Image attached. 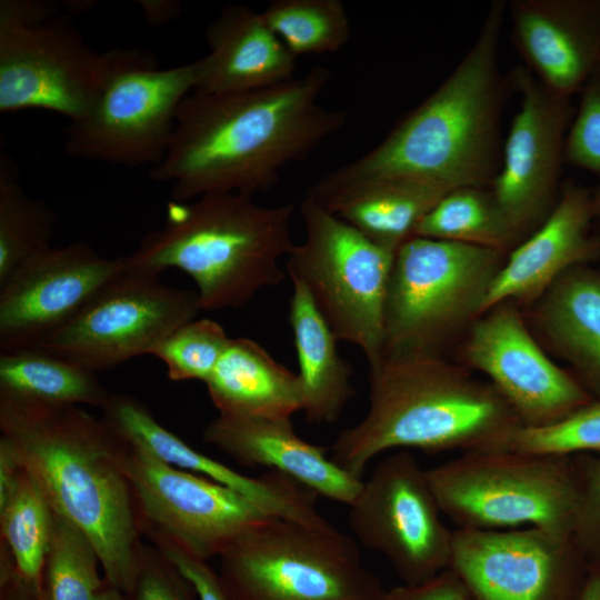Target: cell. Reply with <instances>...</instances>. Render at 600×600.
Segmentation results:
<instances>
[{
  "mask_svg": "<svg viewBox=\"0 0 600 600\" xmlns=\"http://www.w3.org/2000/svg\"><path fill=\"white\" fill-rule=\"evenodd\" d=\"M126 269V256L104 258L82 241L21 262L0 283V353L37 347Z\"/></svg>",
  "mask_w": 600,
  "mask_h": 600,
  "instance_id": "obj_18",
  "label": "cell"
},
{
  "mask_svg": "<svg viewBox=\"0 0 600 600\" xmlns=\"http://www.w3.org/2000/svg\"><path fill=\"white\" fill-rule=\"evenodd\" d=\"M564 143V163L600 176V64L581 90Z\"/></svg>",
  "mask_w": 600,
  "mask_h": 600,
  "instance_id": "obj_36",
  "label": "cell"
},
{
  "mask_svg": "<svg viewBox=\"0 0 600 600\" xmlns=\"http://www.w3.org/2000/svg\"><path fill=\"white\" fill-rule=\"evenodd\" d=\"M0 392L49 404L100 409L111 393L96 373L39 348L0 353Z\"/></svg>",
  "mask_w": 600,
  "mask_h": 600,
  "instance_id": "obj_28",
  "label": "cell"
},
{
  "mask_svg": "<svg viewBox=\"0 0 600 600\" xmlns=\"http://www.w3.org/2000/svg\"><path fill=\"white\" fill-rule=\"evenodd\" d=\"M209 53L194 61L193 91L228 94L293 79L296 57L266 22L243 4L227 6L206 29Z\"/></svg>",
  "mask_w": 600,
  "mask_h": 600,
  "instance_id": "obj_23",
  "label": "cell"
},
{
  "mask_svg": "<svg viewBox=\"0 0 600 600\" xmlns=\"http://www.w3.org/2000/svg\"><path fill=\"white\" fill-rule=\"evenodd\" d=\"M579 600H600V564H590Z\"/></svg>",
  "mask_w": 600,
  "mask_h": 600,
  "instance_id": "obj_44",
  "label": "cell"
},
{
  "mask_svg": "<svg viewBox=\"0 0 600 600\" xmlns=\"http://www.w3.org/2000/svg\"><path fill=\"white\" fill-rule=\"evenodd\" d=\"M57 217L29 197L18 182L16 166L0 156V283L24 260L50 247Z\"/></svg>",
  "mask_w": 600,
  "mask_h": 600,
  "instance_id": "obj_30",
  "label": "cell"
},
{
  "mask_svg": "<svg viewBox=\"0 0 600 600\" xmlns=\"http://www.w3.org/2000/svg\"><path fill=\"white\" fill-rule=\"evenodd\" d=\"M426 471L442 514L459 528L530 524L572 537L579 484L571 456L501 449L462 453Z\"/></svg>",
  "mask_w": 600,
  "mask_h": 600,
  "instance_id": "obj_8",
  "label": "cell"
},
{
  "mask_svg": "<svg viewBox=\"0 0 600 600\" xmlns=\"http://www.w3.org/2000/svg\"><path fill=\"white\" fill-rule=\"evenodd\" d=\"M102 420L127 443L140 447L164 463L221 483L249 498L270 514L316 523L319 496L277 471L244 476L201 453L166 429L139 399L110 393L101 408Z\"/></svg>",
  "mask_w": 600,
  "mask_h": 600,
  "instance_id": "obj_19",
  "label": "cell"
},
{
  "mask_svg": "<svg viewBox=\"0 0 600 600\" xmlns=\"http://www.w3.org/2000/svg\"><path fill=\"white\" fill-rule=\"evenodd\" d=\"M508 254L413 236L396 251L383 316V358L446 357L483 313Z\"/></svg>",
  "mask_w": 600,
  "mask_h": 600,
  "instance_id": "obj_6",
  "label": "cell"
},
{
  "mask_svg": "<svg viewBox=\"0 0 600 600\" xmlns=\"http://www.w3.org/2000/svg\"><path fill=\"white\" fill-rule=\"evenodd\" d=\"M98 551L88 536L53 511L42 571V600H96L106 584Z\"/></svg>",
  "mask_w": 600,
  "mask_h": 600,
  "instance_id": "obj_31",
  "label": "cell"
},
{
  "mask_svg": "<svg viewBox=\"0 0 600 600\" xmlns=\"http://www.w3.org/2000/svg\"><path fill=\"white\" fill-rule=\"evenodd\" d=\"M0 600H42V591L13 569L0 574Z\"/></svg>",
  "mask_w": 600,
  "mask_h": 600,
  "instance_id": "obj_42",
  "label": "cell"
},
{
  "mask_svg": "<svg viewBox=\"0 0 600 600\" xmlns=\"http://www.w3.org/2000/svg\"><path fill=\"white\" fill-rule=\"evenodd\" d=\"M521 426L488 381L446 357H387L369 368V407L330 448L341 469L362 479L389 450L462 453L507 449Z\"/></svg>",
  "mask_w": 600,
  "mask_h": 600,
  "instance_id": "obj_4",
  "label": "cell"
},
{
  "mask_svg": "<svg viewBox=\"0 0 600 600\" xmlns=\"http://www.w3.org/2000/svg\"><path fill=\"white\" fill-rule=\"evenodd\" d=\"M202 439L243 467L280 472L319 497L346 506L362 484V479L327 457V449L300 438L291 419L219 414L207 424Z\"/></svg>",
  "mask_w": 600,
  "mask_h": 600,
  "instance_id": "obj_22",
  "label": "cell"
},
{
  "mask_svg": "<svg viewBox=\"0 0 600 600\" xmlns=\"http://www.w3.org/2000/svg\"><path fill=\"white\" fill-rule=\"evenodd\" d=\"M386 600H468L460 580L444 570L420 584H402L388 590Z\"/></svg>",
  "mask_w": 600,
  "mask_h": 600,
  "instance_id": "obj_40",
  "label": "cell"
},
{
  "mask_svg": "<svg viewBox=\"0 0 600 600\" xmlns=\"http://www.w3.org/2000/svg\"><path fill=\"white\" fill-rule=\"evenodd\" d=\"M571 457L579 484L572 539L589 564H600V457L591 453Z\"/></svg>",
  "mask_w": 600,
  "mask_h": 600,
  "instance_id": "obj_37",
  "label": "cell"
},
{
  "mask_svg": "<svg viewBox=\"0 0 600 600\" xmlns=\"http://www.w3.org/2000/svg\"><path fill=\"white\" fill-rule=\"evenodd\" d=\"M292 284L288 319L299 366L302 411L309 421L332 423L354 394L350 382L353 370L340 357L338 340L309 292L298 282Z\"/></svg>",
  "mask_w": 600,
  "mask_h": 600,
  "instance_id": "obj_27",
  "label": "cell"
},
{
  "mask_svg": "<svg viewBox=\"0 0 600 600\" xmlns=\"http://www.w3.org/2000/svg\"><path fill=\"white\" fill-rule=\"evenodd\" d=\"M331 72L316 66L303 77L246 92L192 91L181 102L163 159L150 171L189 202L210 193L253 197L272 188L281 170L343 128V110L318 99Z\"/></svg>",
  "mask_w": 600,
  "mask_h": 600,
  "instance_id": "obj_1",
  "label": "cell"
},
{
  "mask_svg": "<svg viewBox=\"0 0 600 600\" xmlns=\"http://www.w3.org/2000/svg\"><path fill=\"white\" fill-rule=\"evenodd\" d=\"M53 510L33 478L22 468L19 481L0 504L1 542L23 578L41 588Z\"/></svg>",
  "mask_w": 600,
  "mask_h": 600,
  "instance_id": "obj_32",
  "label": "cell"
},
{
  "mask_svg": "<svg viewBox=\"0 0 600 600\" xmlns=\"http://www.w3.org/2000/svg\"><path fill=\"white\" fill-rule=\"evenodd\" d=\"M126 600H198L190 582L156 548H143L139 571Z\"/></svg>",
  "mask_w": 600,
  "mask_h": 600,
  "instance_id": "obj_38",
  "label": "cell"
},
{
  "mask_svg": "<svg viewBox=\"0 0 600 600\" xmlns=\"http://www.w3.org/2000/svg\"><path fill=\"white\" fill-rule=\"evenodd\" d=\"M511 41L550 91L571 98L600 64V0H512Z\"/></svg>",
  "mask_w": 600,
  "mask_h": 600,
  "instance_id": "obj_20",
  "label": "cell"
},
{
  "mask_svg": "<svg viewBox=\"0 0 600 600\" xmlns=\"http://www.w3.org/2000/svg\"><path fill=\"white\" fill-rule=\"evenodd\" d=\"M124 472L141 536L208 561L274 516L243 494L127 443Z\"/></svg>",
  "mask_w": 600,
  "mask_h": 600,
  "instance_id": "obj_12",
  "label": "cell"
},
{
  "mask_svg": "<svg viewBox=\"0 0 600 600\" xmlns=\"http://www.w3.org/2000/svg\"><path fill=\"white\" fill-rule=\"evenodd\" d=\"M194 83V62L160 69L149 52L112 49V64L96 102L67 129L66 153L111 164L157 166Z\"/></svg>",
  "mask_w": 600,
  "mask_h": 600,
  "instance_id": "obj_11",
  "label": "cell"
},
{
  "mask_svg": "<svg viewBox=\"0 0 600 600\" xmlns=\"http://www.w3.org/2000/svg\"><path fill=\"white\" fill-rule=\"evenodd\" d=\"M453 353L456 362L489 379L523 428L550 426L593 400L568 369L550 358L513 301L484 311Z\"/></svg>",
  "mask_w": 600,
  "mask_h": 600,
  "instance_id": "obj_15",
  "label": "cell"
},
{
  "mask_svg": "<svg viewBox=\"0 0 600 600\" xmlns=\"http://www.w3.org/2000/svg\"><path fill=\"white\" fill-rule=\"evenodd\" d=\"M348 507L356 538L383 556L403 584L423 583L448 569L453 531L411 452L397 450L380 460Z\"/></svg>",
  "mask_w": 600,
  "mask_h": 600,
  "instance_id": "obj_14",
  "label": "cell"
},
{
  "mask_svg": "<svg viewBox=\"0 0 600 600\" xmlns=\"http://www.w3.org/2000/svg\"><path fill=\"white\" fill-rule=\"evenodd\" d=\"M592 196V211H593V230L600 238V176H598V183L593 190Z\"/></svg>",
  "mask_w": 600,
  "mask_h": 600,
  "instance_id": "obj_45",
  "label": "cell"
},
{
  "mask_svg": "<svg viewBox=\"0 0 600 600\" xmlns=\"http://www.w3.org/2000/svg\"><path fill=\"white\" fill-rule=\"evenodd\" d=\"M507 449L554 456L596 453L600 457V399H593L550 426L520 427L511 436Z\"/></svg>",
  "mask_w": 600,
  "mask_h": 600,
  "instance_id": "obj_35",
  "label": "cell"
},
{
  "mask_svg": "<svg viewBox=\"0 0 600 600\" xmlns=\"http://www.w3.org/2000/svg\"><path fill=\"white\" fill-rule=\"evenodd\" d=\"M271 30L297 58L331 53L350 38V21L340 0H273L261 12Z\"/></svg>",
  "mask_w": 600,
  "mask_h": 600,
  "instance_id": "obj_33",
  "label": "cell"
},
{
  "mask_svg": "<svg viewBox=\"0 0 600 600\" xmlns=\"http://www.w3.org/2000/svg\"><path fill=\"white\" fill-rule=\"evenodd\" d=\"M293 212L292 203L264 207L240 193L171 201L164 226L126 256L127 267L178 269L194 281L201 310L239 309L286 279L280 260L294 244Z\"/></svg>",
  "mask_w": 600,
  "mask_h": 600,
  "instance_id": "obj_5",
  "label": "cell"
},
{
  "mask_svg": "<svg viewBox=\"0 0 600 600\" xmlns=\"http://www.w3.org/2000/svg\"><path fill=\"white\" fill-rule=\"evenodd\" d=\"M96 600H126L124 594L108 581Z\"/></svg>",
  "mask_w": 600,
  "mask_h": 600,
  "instance_id": "obj_46",
  "label": "cell"
},
{
  "mask_svg": "<svg viewBox=\"0 0 600 600\" xmlns=\"http://www.w3.org/2000/svg\"><path fill=\"white\" fill-rule=\"evenodd\" d=\"M522 310L548 354L566 362L590 396L600 399V266L567 270Z\"/></svg>",
  "mask_w": 600,
  "mask_h": 600,
  "instance_id": "obj_24",
  "label": "cell"
},
{
  "mask_svg": "<svg viewBox=\"0 0 600 600\" xmlns=\"http://www.w3.org/2000/svg\"><path fill=\"white\" fill-rule=\"evenodd\" d=\"M196 291L130 269L107 282L63 327L37 347L96 373L151 349L200 311Z\"/></svg>",
  "mask_w": 600,
  "mask_h": 600,
  "instance_id": "obj_13",
  "label": "cell"
},
{
  "mask_svg": "<svg viewBox=\"0 0 600 600\" xmlns=\"http://www.w3.org/2000/svg\"><path fill=\"white\" fill-rule=\"evenodd\" d=\"M219 574L237 600H386L356 541L327 520L274 517L234 541Z\"/></svg>",
  "mask_w": 600,
  "mask_h": 600,
  "instance_id": "obj_7",
  "label": "cell"
},
{
  "mask_svg": "<svg viewBox=\"0 0 600 600\" xmlns=\"http://www.w3.org/2000/svg\"><path fill=\"white\" fill-rule=\"evenodd\" d=\"M304 239L286 256L284 270L302 284L338 341L357 346L369 368L383 359V316L394 253L304 196Z\"/></svg>",
  "mask_w": 600,
  "mask_h": 600,
  "instance_id": "obj_9",
  "label": "cell"
},
{
  "mask_svg": "<svg viewBox=\"0 0 600 600\" xmlns=\"http://www.w3.org/2000/svg\"><path fill=\"white\" fill-rule=\"evenodd\" d=\"M153 547L190 582L198 600H237L208 561L193 557L170 543H157Z\"/></svg>",
  "mask_w": 600,
  "mask_h": 600,
  "instance_id": "obj_39",
  "label": "cell"
},
{
  "mask_svg": "<svg viewBox=\"0 0 600 600\" xmlns=\"http://www.w3.org/2000/svg\"><path fill=\"white\" fill-rule=\"evenodd\" d=\"M22 466L11 442L1 434L0 438V504L9 498L16 488Z\"/></svg>",
  "mask_w": 600,
  "mask_h": 600,
  "instance_id": "obj_41",
  "label": "cell"
},
{
  "mask_svg": "<svg viewBox=\"0 0 600 600\" xmlns=\"http://www.w3.org/2000/svg\"><path fill=\"white\" fill-rule=\"evenodd\" d=\"M510 76L520 103L490 191L522 242L559 200L564 143L576 109L571 98L550 91L526 67Z\"/></svg>",
  "mask_w": 600,
  "mask_h": 600,
  "instance_id": "obj_17",
  "label": "cell"
},
{
  "mask_svg": "<svg viewBox=\"0 0 600 600\" xmlns=\"http://www.w3.org/2000/svg\"><path fill=\"white\" fill-rule=\"evenodd\" d=\"M599 260L591 190L568 180L547 220L507 256L488 291L483 312L503 301L526 308L567 270Z\"/></svg>",
  "mask_w": 600,
  "mask_h": 600,
  "instance_id": "obj_21",
  "label": "cell"
},
{
  "mask_svg": "<svg viewBox=\"0 0 600 600\" xmlns=\"http://www.w3.org/2000/svg\"><path fill=\"white\" fill-rule=\"evenodd\" d=\"M230 340L217 321L207 318L193 319L158 342L149 354L166 364L171 381L206 382Z\"/></svg>",
  "mask_w": 600,
  "mask_h": 600,
  "instance_id": "obj_34",
  "label": "cell"
},
{
  "mask_svg": "<svg viewBox=\"0 0 600 600\" xmlns=\"http://www.w3.org/2000/svg\"><path fill=\"white\" fill-rule=\"evenodd\" d=\"M204 383L219 414L291 419L302 411L298 374L249 338H231Z\"/></svg>",
  "mask_w": 600,
  "mask_h": 600,
  "instance_id": "obj_25",
  "label": "cell"
},
{
  "mask_svg": "<svg viewBox=\"0 0 600 600\" xmlns=\"http://www.w3.org/2000/svg\"><path fill=\"white\" fill-rule=\"evenodd\" d=\"M148 23L159 26L177 18L181 12V4L172 0L139 1Z\"/></svg>",
  "mask_w": 600,
  "mask_h": 600,
  "instance_id": "obj_43",
  "label": "cell"
},
{
  "mask_svg": "<svg viewBox=\"0 0 600 600\" xmlns=\"http://www.w3.org/2000/svg\"><path fill=\"white\" fill-rule=\"evenodd\" d=\"M506 9L504 1H493L473 44L443 82L379 144L317 180L306 196L320 201L387 177L490 188L501 164V114L513 90L499 66Z\"/></svg>",
  "mask_w": 600,
  "mask_h": 600,
  "instance_id": "obj_2",
  "label": "cell"
},
{
  "mask_svg": "<svg viewBox=\"0 0 600 600\" xmlns=\"http://www.w3.org/2000/svg\"><path fill=\"white\" fill-rule=\"evenodd\" d=\"M451 189L423 178L387 177L349 187L317 202L372 242L396 252Z\"/></svg>",
  "mask_w": 600,
  "mask_h": 600,
  "instance_id": "obj_26",
  "label": "cell"
},
{
  "mask_svg": "<svg viewBox=\"0 0 600 600\" xmlns=\"http://www.w3.org/2000/svg\"><path fill=\"white\" fill-rule=\"evenodd\" d=\"M589 568L572 537L458 528L448 570L468 600H579Z\"/></svg>",
  "mask_w": 600,
  "mask_h": 600,
  "instance_id": "obj_16",
  "label": "cell"
},
{
  "mask_svg": "<svg viewBox=\"0 0 600 600\" xmlns=\"http://www.w3.org/2000/svg\"><path fill=\"white\" fill-rule=\"evenodd\" d=\"M112 64L94 51L70 17L40 0L0 1V112L42 109L82 119Z\"/></svg>",
  "mask_w": 600,
  "mask_h": 600,
  "instance_id": "obj_10",
  "label": "cell"
},
{
  "mask_svg": "<svg viewBox=\"0 0 600 600\" xmlns=\"http://www.w3.org/2000/svg\"><path fill=\"white\" fill-rule=\"evenodd\" d=\"M0 429L52 510L91 540L104 579L127 593L144 544L124 472L126 442L81 407L4 392H0Z\"/></svg>",
  "mask_w": 600,
  "mask_h": 600,
  "instance_id": "obj_3",
  "label": "cell"
},
{
  "mask_svg": "<svg viewBox=\"0 0 600 600\" xmlns=\"http://www.w3.org/2000/svg\"><path fill=\"white\" fill-rule=\"evenodd\" d=\"M413 236L483 247L504 254L521 243L490 188L480 187L451 189L419 221Z\"/></svg>",
  "mask_w": 600,
  "mask_h": 600,
  "instance_id": "obj_29",
  "label": "cell"
}]
</instances>
